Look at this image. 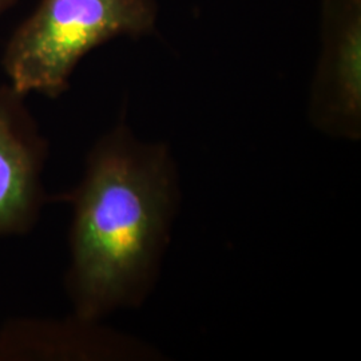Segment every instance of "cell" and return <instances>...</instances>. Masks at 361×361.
Wrapping results in <instances>:
<instances>
[{
    "label": "cell",
    "instance_id": "4",
    "mask_svg": "<svg viewBox=\"0 0 361 361\" xmlns=\"http://www.w3.org/2000/svg\"><path fill=\"white\" fill-rule=\"evenodd\" d=\"M23 94L0 86V235L25 234L43 207L59 201L44 192L42 173L49 143L40 134Z\"/></svg>",
    "mask_w": 361,
    "mask_h": 361
},
{
    "label": "cell",
    "instance_id": "5",
    "mask_svg": "<svg viewBox=\"0 0 361 361\" xmlns=\"http://www.w3.org/2000/svg\"><path fill=\"white\" fill-rule=\"evenodd\" d=\"M16 1H18V0H0V15L3 13H6L10 7H13Z\"/></svg>",
    "mask_w": 361,
    "mask_h": 361
},
{
    "label": "cell",
    "instance_id": "2",
    "mask_svg": "<svg viewBox=\"0 0 361 361\" xmlns=\"http://www.w3.org/2000/svg\"><path fill=\"white\" fill-rule=\"evenodd\" d=\"M157 23L155 0H40L4 49L8 85L23 95L59 98L89 52L121 37L152 35Z\"/></svg>",
    "mask_w": 361,
    "mask_h": 361
},
{
    "label": "cell",
    "instance_id": "1",
    "mask_svg": "<svg viewBox=\"0 0 361 361\" xmlns=\"http://www.w3.org/2000/svg\"><path fill=\"white\" fill-rule=\"evenodd\" d=\"M71 210L66 290L73 316L101 323L138 310L154 293L182 207L178 164L168 143L143 141L119 119L86 157Z\"/></svg>",
    "mask_w": 361,
    "mask_h": 361
},
{
    "label": "cell",
    "instance_id": "3",
    "mask_svg": "<svg viewBox=\"0 0 361 361\" xmlns=\"http://www.w3.org/2000/svg\"><path fill=\"white\" fill-rule=\"evenodd\" d=\"M307 116L328 138L361 140V0H322L320 51Z\"/></svg>",
    "mask_w": 361,
    "mask_h": 361
}]
</instances>
